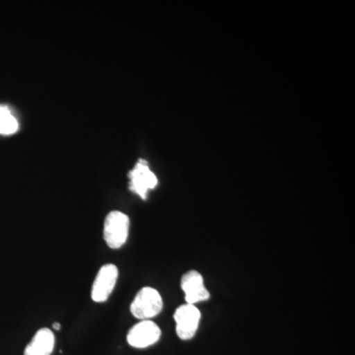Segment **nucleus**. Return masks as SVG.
Segmentation results:
<instances>
[{
    "label": "nucleus",
    "mask_w": 355,
    "mask_h": 355,
    "mask_svg": "<svg viewBox=\"0 0 355 355\" xmlns=\"http://www.w3.org/2000/svg\"><path fill=\"white\" fill-rule=\"evenodd\" d=\"M118 277V268L113 263L102 266L93 282L92 291H91L92 300L96 303L106 302L116 286Z\"/></svg>",
    "instance_id": "nucleus-4"
},
{
    "label": "nucleus",
    "mask_w": 355,
    "mask_h": 355,
    "mask_svg": "<svg viewBox=\"0 0 355 355\" xmlns=\"http://www.w3.org/2000/svg\"><path fill=\"white\" fill-rule=\"evenodd\" d=\"M55 338L53 331L40 329L25 349L24 355H51L55 349Z\"/></svg>",
    "instance_id": "nucleus-8"
},
{
    "label": "nucleus",
    "mask_w": 355,
    "mask_h": 355,
    "mask_svg": "<svg viewBox=\"0 0 355 355\" xmlns=\"http://www.w3.org/2000/svg\"><path fill=\"white\" fill-rule=\"evenodd\" d=\"M128 177L130 190L139 195L142 200H146L148 191L153 190L158 184L157 177L151 171L146 161L142 159L135 164Z\"/></svg>",
    "instance_id": "nucleus-5"
},
{
    "label": "nucleus",
    "mask_w": 355,
    "mask_h": 355,
    "mask_svg": "<svg viewBox=\"0 0 355 355\" xmlns=\"http://www.w3.org/2000/svg\"><path fill=\"white\" fill-rule=\"evenodd\" d=\"M19 125L7 107L0 106V135H8L17 132Z\"/></svg>",
    "instance_id": "nucleus-9"
},
{
    "label": "nucleus",
    "mask_w": 355,
    "mask_h": 355,
    "mask_svg": "<svg viewBox=\"0 0 355 355\" xmlns=\"http://www.w3.org/2000/svg\"><path fill=\"white\" fill-rule=\"evenodd\" d=\"M181 288L184 293L187 304L196 305L210 298L202 275L197 270L184 273L181 279Z\"/></svg>",
    "instance_id": "nucleus-7"
},
{
    "label": "nucleus",
    "mask_w": 355,
    "mask_h": 355,
    "mask_svg": "<svg viewBox=\"0 0 355 355\" xmlns=\"http://www.w3.org/2000/svg\"><path fill=\"white\" fill-rule=\"evenodd\" d=\"M130 233V217L123 212L114 210L110 212L104 222L105 242L111 249H120L127 243Z\"/></svg>",
    "instance_id": "nucleus-2"
},
{
    "label": "nucleus",
    "mask_w": 355,
    "mask_h": 355,
    "mask_svg": "<svg viewBox=\"0 0 355 355\" xmlns=\"http://www.w3.org/2000/svg\"><path fill=\"white\" fill-rule=\"evenodd\" d=\"M200 311L196 305L184 304L177 308L174 313L176 333L181 340H191L198 330Z\"/></svg>",
    "instance_id": "nucleus-3"
},
{
    "label": "nucleus",
    "mask_w": 355,
    "mask_h": 355,
    "mask_svg": "<svg viewBox=\"0 0 355 355\" xmlns=\"http://www.w3.org/2000/svg\"><path fill=\"white\" fill-rule=\"evenodd\" d=\"M53 328L55 329V330H60V323H53Z\"/></svg>",
    "instance_id": "nucleus-10"
},
{
    "label": "nucleus",
    "mask_w": 355,
    "mask_h": 355,
    "mask_svg": "<svg viewBox=\"0 0 355 355\" xmlns=\"http://www.w3.org/2000/svg\"><path fill=\"white\" fill-rule=\"evenodd\" d=\"M161 330L151 320L140 321L128 331V345L135 349H146L155 345L160 340Z\"/></svg>",
    "instance_id": "nucleus-6"
},
{
    "label": "nucleus",
    "mask_w": 355,
    "mask_h": 355,
    "mask_svg": "<svg viewBox=\"0 0 355 355\" xmlns=\"http://www.w3.org/2000/svg\"><path fill=\"white\" fill-rule=\"evenodd\" d=\"M162 309V296L153 287L140 289L130 305L132 316L141 321L153 319L160 314Z\"/></svg>",
    "instance_id": "nucleus-1"
}]
</instances>
